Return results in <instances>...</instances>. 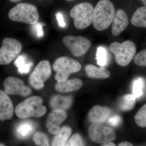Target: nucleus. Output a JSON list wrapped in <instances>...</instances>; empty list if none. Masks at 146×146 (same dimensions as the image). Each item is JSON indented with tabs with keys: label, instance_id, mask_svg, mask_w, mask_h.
I'll use <instances>...</instances> for the list:
<instances>
[{
	"label": "nucleus",
	"instance_id": "13",
	"mask_svg": "<svg viewBox=\"0 0 146 146\" xmlns=\"http://www.w3.org/2000/svg\"><path fill=\"white\" fill-rule=\"evenodd\" d=\"M112 111L106 106L96 105L91 108L88 114V119L93 124H101L108 120Z\"/></svg>",
	"mask_w": 146,
	"mask_h": 146
},
{
	"label": "nucleus",
	"instance_id": "36",
	"mask_svg": "<svg viewBox=\"0 0 146 146\" xmlns=\"http://www.w3.org/2000/svg\"><path fill=\"white\" fill-rule=\"evenodd\" d=\"M11 2L13 3H17L20 1L21 0H9Z\"/></svg>",
	"mask_w": 146,
	"mask_h": 146
},
{
	"label": "nucleus",
	"instance_id": "11",
	"mask_svg": "<svg viewBox=\"0 0 146 146\" xmlns=\"http://www.w3.org/2000/svg\"><path fill=\"white\" fill-rule=\"evenodd\" d=\"M3 85L5 92L7 94L26 97L29 96L31 93L30 88L25 86L22 80L15 77L7 78L4 82Z\"/></svg>",
	"mask_w": 146,
	"mask_h": 146
},
{
	"label": "nucleus",
	"instance_id": "3",
	"mask_svg": "<svg viewBox=\"0 0 146 146\" xmlns=\"http://www.w3.org/2000/svg\"><path fill=\"white\" fill-rule=\"evenodd\" d=\"M9 18L11 21L29 25L38 23L39 16L35 6L28 3H18L9 10Z\"/></svg>",
	"mask_w": 146,
	"mask_h": 146
},
{
	"label": "nucleus",
	"instance_id": "35",
	"mask_svg": "<svg viewBox=\"0 0 146 146\" xmlns=\"http://www.w3.org/2000/svg\"><path fill=\"white\" fill-rule=\"evenodd\" d=\"M62 146H70V141H68L65 143Z\"/></svg>",
	"mask_w": 146,
	"mask_h": 146
},
{
	"label": "nucleus",
	"instance_id": "14",
	"mask_svg": "<svg viewBox=\"0 0 146 146\" xmlns=\"http://www.w3.org/2000/svg\"><path fill=\"white\" fill-rule=\"evenodd\" d=\"M128 18L123 10L119 9L115 13L112 21L111 33L114 36L119 35L128 26Z\"/></svg>",
	"mask_w": 146,
	"mask_h": 146
},
{
	"label": "nucleus",
	"instance_id": "10",
	"mask_svg": "<svg viewBox=\"0 0 146 146\" xmlns=\"http://www.w3.org/2000/svg\"><path fill=\"white\" fill-rule=\"evenodd\" d=\"M88 133L91 141L97 143H105L116 138V133L113 129L100 124L91 125L89 128Z\"/></svg>",
	"mask_w": 146,
	"mask_h": 146
},
{
	"label": "nucleus",
	"instance_id": "9",
	"mask_svg": "<svg viewBox=\"0 0 146 146\" xmlns=\"http://www.w3.org/2000/svg\"><path fill=\"white\" fill-rule=\"evenodd\" d=\"M63 42L73 55L76 57L85 54L91 46L90 40L81 36L67 35L63 37Z\"/></svg>",
	"mask_w": 146,
	"mask_h": 146
},
{
	"label": "nucleus",
	"instance_id": "20",
	"mask_svg": "<svg viewBox=\"0 0 146 146\" xmlns=\"http://www.w3.org/2000/svg\"><path fill=\"white\" fill-rule=\"evenodd\" d=\"M72 130L68 126H64L54 138L52 146H62L68 141Z\"/></svg>",
	"mask_w": 146,
	"mask_h": 146
},
{
	"label": "nucleus",
	"instance_id": "23",
	"mask_svg": "<svg viewBox=\"0 0 146 146\" xmlns=\"http://www.w3.org/2000/svg\"><path fill=\"white\" fill-rule=\"evenodd\" d=\"M14 65L18 68V71L21 74H27L30 70L31 64L26 63L25 58L22 56H19L14 62Z\"/></svg>",
	"mask_w": 146,
	"mask_h": 146
},
{
	"label": "nucleus",
	"instance_id": "29",
	"mask_svg": "<svg viewBox=\"0 0 146 146\" xmlns=\"http://www.w3.org/2000/svg\"><path fill=\"white\" fill-rule=\"evenodd\" d=\"M70 143V146H85L83 139L78 133H75L72 136Z\"/></svg>",
	"mask_w": 146,
	"mask_h": 146
},
{
	"label": "nucleus",
	"instance_id": "31",
	"mask_svg": "<svg viewBox=\"0 0 146 146\" xmlns=\"http://www.w3.org/2000/svg\"><path fill=\"white\" fill-rule=\"evenodd\" d=\"M35 29L36 32V34L37 36L39 37H42L44 36V33L42 28V26L44 25V24H42V23H36V24H35Z\"/></svg>",
	"mask_w": 146,
	"mask_h": 146
},
{
	"label": "nucleus",
	"instance_id": "25",
	"mask_svg": "<svg viewBox=\"0 0 146 146\" xmlns=\"http://www.w3.org/2000/svg\"><path fill=\"white\" fill-rule=\"evenodd\" d=\"M33 140L37 146H50L48 136L42 132H37L35 133Z\"/></svg>",
	"mask_w": 146,
	"mask_h": 146
},
{
	"label": "nucleus",
	"instance_id": "15",
	"mask_svg": "<svg viewBox=\"0 0 146 146\" xmlns=\"http://www.w3.org/2000/svg\"><path fill=\"white\" fill-rule=\"evenodd\" d=\"M14 109L12 102L5 92L0 91V119L9 120L13 117Z\"/></svg>",
	"mask_w": 146,
	"mask_h": 146
},
{
	"label": "nucleus",
	"instance_id": "26",
	"mask_svg": "<svg viewBox=\"0 0 146 146\" xmlns=\"http://www.w3.org/2000/svg\"><path fill=\"white\" fill-rule=\"evenodd\" d=\"M143 81L141 78L137 79L133 82V94L136 98H140L143 95Z\"/></svg>",
	"mask_w": 146,
	"mask_h": 146
},
{
	"label": "nucleus",
	"instance_id": "6",
	"mask_svg": "<svg viewBox=\"0 0 146 146\" xmlns=\"http://www.w3.org/2000/svg\"><path fill=\"white\" fill-rule=\"evenodd\" d=\"M52 68L56 72L55 79L57 82H60L67 80L71 74L80 70L81 65L78 61L71 58L62 56L55 60Z\"/></svg>",
	"mask_w": 146,
	"mask_h": 146
},
{
	"label": "nucleus",
	"instance_id": "18",
	"mask_svg": "<svg viewBox=\"0 0 146 146\" xmlns=\"http://www.w3.org/2000/svg\"><path fill=\"white\" fill-rule=\"evenodd\" d=\"M85 71L86 76L90 78L106 79L110 76V72L107 68L104 67L98 68L92 64L86 65Z\"/></svg>",
	"mask_w": 146,
	"mask_h": 146
},
{
	"label": "nucleus",
	"instance_id": "4",
	"mask_svg": "<svg viewBox=\"0 0 146 146\" xmlns=\"http://www.w3.org/2000/svg\"><path fill=\"white\" fill-rule=\"evenodd\" d=\"M109 49L114 55L117 65L122 67L127 66L135 55L136 47L132 41L127 40L122 43L112 42L110 45Z\"/></svg>",
	"mask_w": 146,
	"mask_h": 146
},
{
	"label": "nucleus",
	"instance_id": "30",
	"mask_svg": "<svg viewBox=\"0 0 146 146\" xmlns=\"http://www.w3.org/2000/svg\"><path fill=\"white\" fill-rule=\"evenodd\" d=\"M121 122V118L119 115H114L110 117L108 119V123L110 125L117 127L119 125Z\"/></svg>",
	"mask_w": 146,
	"mask_h": 146
},
{
	"label": "nucleus",
	"instance_id": "24",
	"mask_svg": "<svg viewBox=\"0 0 146 146\" xmlns=\"http://www.w3.org/2000/svg\"><path fill=\"white\" fill-rule=\"evenodd\" d=\"M134 119L137 125L142 127H146V104L139 109Z\"/></svg>",
	"mask_w": 146,
	"mask_h": 146
},
{
	"label": "nucleus",
	"instance_id": "28",
	"mask_svg": "<svg viewBox=\"0 0 146 146\" xmlns=\"http://www.w3.org/2000/svg\"><path fill=\"white\" fill-rule=\"evenodd\" d=\"M106 52L104 48L100 47L97 50V60L98 65L104 67L107 63Z\"/></svg>",
	"mask_w": 146,
	"mask_h": 146
},
{
	"label": "nucleus",
	"instance_id": "16",
	"mask_svg": "<svg viewBox=\"0 0 146 146\" xmlns=\"http://www.w3.org/2000/svg\"><path fill=\"white\" fill-rule=\"evenodd\" d=\"M82 84L83 82L81 80L75 78L57 82L55 86V89L62 93H69L80 89Z\"/></svg>",
	"mask_w": 146,
	"mask_h": 146
},
{
	"label": "nucleus",
	"instance_id": "19",
	"mask_svg": "<svg viewBox=\"0 0 146 146\" xmlns=\"http://www.w3.org/2000/svg\"><path fill=\"white\" fill-rule=\"evenodd\" d=\"M131 23L134 27L146 28V6L141 7L134 12Z\"/></svg>",
	"mask_w": 146,
	"mask_h": 146
},
{
	"label": "nucleus",
	"instance_id": "2",
	"mask_svg": "<svg viewBox=\"0 0 146 146\" xmlns=\"http://www.w3.org/2000/svg\"><path fill=\"white\" fill-rule=\"evenodd\" d=\"M46 108L43 105V100L38 96L28 98L19 103L15 110L16 116L21 119L40 117L46 114Z\"/></svg>",
	"mask_w": 146,
	"mask_h": 146
},
{
	"label": "nucleus",
	"instance_id": "17",
	"mask_svg": "<svg viewBox=\"0 0 146 146\" xmlns=\"http://www.w3.org/2000/svg\"><path fill=\"white\" fill-rule=\"evenodd\" d=\"M72 102V98L70 96L56 95L51 99L50 102V106L53 110H65L70 107Z\"/></svg>",
	"mask_w": 146,
	"mask_h": 146
},
{
	"label": "nucleus",
	"instance_id": "38",
	"mask_svg": "<svg viewBox=\"0 0 146 146\" xmlns=\"http://www.w3.org/2000/svg\"><path fill=\"white\" fill-rule=\"evenodd\" d=\"M66 1L68 2L72 1H74V0H66Z\"/></svg>",
	"mask_w": 146,
	"mask_h": 146
},
{
	"label": "nucleus",
	"instance_id": "1",
	"mask_svg": "<svg viewBox=\"0 0 146 146\" xmlns=\"http://www.w3.org/2000/svg\"><path fill=\"white\" fill-rule=\"evenodd\" d=\"M115 14V6L110 0H100L94 9L93 25L98 31L108 28Z\"/></svg>",
	"mask_w": 146,
	"mask_h": 146
},
{
	"label": "nucleus",
	"instance_id": "33",
	"mask_svg": "<svg viewBox=\"0 0 146 146\" xmlns=\"http://www.w3.org/2000/svg\"><path fill=\"white\" fill-rule=\"evenodd\" d=\"M118 146H133L131 143L129 142H127V141H125V142H122Z\"/></svg>",
	"mask_w": 146,
	"mask_h": 146
},
{
	"label": "nucleus",
	"instance_id": "7",
	"mask_svg": "<svg viewBox=\"0 0 146 146\" xmlns=\"http://www.w3.org/2000/svg\"><path fill=\"white\" fill-rule=\"evenodd\" d=\"M51 74V67L49 61L42 60L29 76V83L34 89L40 90L44 87L45 82L49 78Z\"/></svg>",
	"mask_w": 146,
	"mask_h": 146
},
{
	"label": "nucleus",
	"instance_id": "27",
	"mask_svg": "<svg viewBox=\"0 0 146 146\" xmlns=\"http://www.w3.org/2000/svg\"><path fill=\"white\" fill-rule=\"evenodd\" d=\"M133 60L136 65L140 67H146V49L135 54Z\"/></svg>",
	"mask_w": 146,
	"mask_h": 146
},
{
	"label": "nucleus",
	"instance_id": "8",
	"mask_svg": "<svg viewBox=\"0 0 146 146\" xmlns=\"http://www.w3.org/2000/svg\"><path fill=\"white\" fill-rule=\"evenodd\" d=\"M22 50V44L14 38L7 37L3 39L0 48V64L7 65L14 60Z\"/></svg>",
	"mask_w": 146,
	"mask_h": 146
},
{
	"label": "nucleus",
	"instance_id": "34",
	"mask_svg": "<svg viewBox=\"0 0 146 146\" xmlns=\"http://www.w3.org/2000/svg\"><path fill=\"white\" fill-rule=\"evenodd\" d=\"M101 146H116L115 145V144L112 142H110L108 143H105L103 144Z\"/></svg>",
	"mask_w": 146,
	"mask_h": 146
},
{
	"label": "nucleus",
	"instance_id": "12",
	"mask_svg": "<svg viewBox=\"0 0 146 146\" xmlns=\"http://www.w3.org/2000/svg\"><path fill=\"white\" fill-rule=\"evenodd\" d=\"M67 117L65 110H54L48 115L46 126L50 134H57L60 131V126Z\"/></svg>",
	"mask_w": 146,
	"mask_h": 146
},
{
	"label": "nucleus",
	"instance_id": "37",
	"mask_svg": "<svg viewBox=\"0 0 146 146\" xmlns=\"http://www.w3.org/2000/svg\"><path fill=\"white\" fill-rule=\"evenodd\" d=\"M141 1L143 3V4L145 6H146V0H139Z\"/></svg>",
	"mask_w": 146,
	"mask_h": 146
},
{
	"label": "nucleus",
	"instance_id": "32",
	"mask_svg": "<svg viewBox=\"0 0 146 146\" xmlns=\"http://www.w3.org/2000/svg\"><path fill=\"white\" fill-rule=\"evenodd\" d=\"M56 17L59 26L62 28L65 27L66 26V24L64 21V18L62 13L60 12H58L56 13Z\"/></svg>",
	"mask_w": 146,
	"mask_h": 146
},
{
	"label": "nucleus",
	"instance_id": "5",
	"mask_svg": "<svg viewBox=\"0 0 146 146\" xmlns=\"http://www.w3.org/2000/svg\"><path fill=\"white\" fill-rule=\"evenodd\" d=\"M94 7L89 3H82L73 7L70 16L74 21L77 29H84L89 27L93 22Z\"/></svg>",
	"mask_w": 146,
	"mask_h": 146
},
{
	"label": "nucleus",
	"instance_id": "39",
	"mask_svg": "<svg viewBox=\"0 0 146 146\" xmlns=\"http://www.w3.org/2000/svg\"><path fill=\"white\" fill-rule=\"evenodd\" d=\"M0 146H5L4 145H3V144L2 143H1L0 144Z\"/></svg>",
	"mask_w": 146,
	"mask_h": 146
},
{
	"label": "nucleus",
	"instance_id": "21",
	"mask_svg": "<svg viewBox=\"0 0 146 146\" xmlns=\"http://www.w3.org/2000/svg\"><path fill=\"white\" fill-rule=\"evenodd\" d=\"M34 129V126L31 122H24L18 125L16 129V134L20 139H24L31 134Z\"/></svg>",
	"mask_w": 146,
	"mask_h": 146
},
{
	"label": "nucleus",
	"instance_id": "22",
	"mask_svg": "<svg viewBox=\"0 0 146 146\" xmlns=\"http://www.w3.org/2000/svg\"><path fill=\"white\" fill-rule=\"evenodd\" d=\"M136 98L133 94H128L122 97L120 102L119 108L123 111L133 109L136 103Z\"/></svg>",
	"mask_w": 146,
	"mask_h": 146
}]
</instances>
